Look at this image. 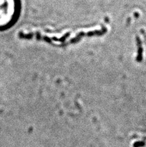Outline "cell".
<instances>
[{
    "mask_svg": "<svg viewBox=\"0 0 146 147\" xmlns=\"http://www.w3.org/2000/svg\"><path fill=\"white\" fill-rule=\"evenodd\" d=\"M21 0H0V31L13 27L21 14Z\"/></svg>",
    "mask_w": 146,
    "mask_h": 147,
    "instance_id": "1",
    "label": "cell"
}]
</instances>
